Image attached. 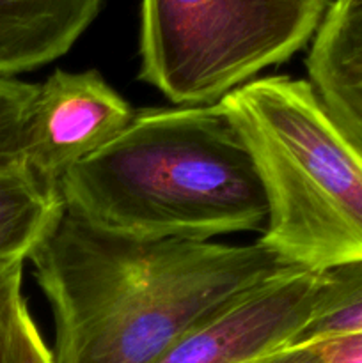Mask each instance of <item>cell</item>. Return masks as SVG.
Instances as JSON below:
<instances>
[{"label": "cell", "mask_w": 362, "mask_h": 363, "mask_svg": "<svg viewBox=\"0 0 362 363\" xmlns=\"http://www.w3.org/2000/svg\"><path fill=\"white\" fill-rule=\"evenodd\" d=\"M55 363H155L197 323L290 272L259 243L144 240L64 209L28 254Z\"/></svg>", "instance_id": "1"}, {"label": "cell", "mask_w": 362, "mask_h": 363, "mask_svg": "<svg viewBox=\"0 0 362 363\" xmlns=\"http://www.w3.org/2000/svg\"><path fill=\"white\" fill-rule=\"evenodd\" d=\"M64 209L144 240L259 230L268 202L254 158L219 103L144 108L59 183Z\"/></svg>", "instance_id": "2"}, {"label": "cell", "mask_w": 362, "mask_h": 363, "mask_svg": "<svg viewBox=\"0 0 362 363\" xmlns=\"http://www.w3.org/2000/svg\"><path fill=\"white\" fill-rule=\"evenodd\" d=\"M254 158L268 218L258 243L295 268L362 261V158L307 80L258 78L220 99Z\"/></svg>", "instance_id": "3"}, {"label": "cell", "mask_w": 362, "mask_h": 363, "mask_svg": "<svg viewBox=\"0 0 362 363\" xmlns=\"http://www.w3.org/2000/svg\"><path fill=\"white\" fill-rule=\"evenodd\" d=\"M330 0H142L141 80L180 106L219 103L316 35Z\"/></svg>", "instance_id": "4"}, {"label": "cell", "mask_w": 362, "mask_h": 363, "mask_svg": "<svg viewBox=\"0 0 362 363\" xmlns=\"http://www.w3.org/2000/svg\"><path fill=\"white\" fill-rule=\"evenodd\" d=\"M322 272L293 268L188 330L155 363H252L290 347L311 321Z\"/></svg>", "instance_id": "5"}, {"label": "cell", "mask_w": 362, "mask_h": 363, "mask_svg": "<svg viewBox=\"0 0 362 363\" xmlns=\"http://www.w3.org/2000/svg\"><path fill=\"white\" fill-rule=\"evenodd\" d=\"M133 113L99 71H55L39 85L28 113L25 167L43 186L59 194L64 174L112 142Z\"/></svg>", "instance_id": "6"}, {"label": "cell", "mask_w": 362, "mask_h": 363, "mask_svg": "<svg viewBox=\"0 0 362 363\" xmlns=\"http://www.w3.org/2000/svg\"><path fill=\"white\" fill-rule=\"evenodd\" d=\"M307 82L362 158V0H334L305 59Z\"/></svg>", "instance_id": "7"}, {"label": "cell", "mask_w": 362, "mask_h": 363, "mask_svg": "<svg viewBox=\"0 0 362 363\" xmlns=\"http://www.w3.org/2000/svg\"><path fill=\"white\" fill-rule=\"evenodd\" d=\"M102 0H0V77L62 57L98 14Z\"/></svg>", "instance_id": "8"}, {"label": "cell", "mask_w": 362, "mask_h": 363, "mask_svg": "<svg viewBox=\"0 0 362 363\" xmlns=\"http://www.w3.org/2000/svg\"><path fill=\"white\" fill-rule=\"evenodd\" d=\"M62 211L59 194L25 165H0V261L27 259Z\"/></svg>", "instance_id": "9"}, {"label": "cell", "mask_w": 362, "mask_h": 363, "mask_svg": "<svg viewBox=\"0 0 362 363\" xmlns=\"http://www.w3.org/2000/svg\"><path fill=\"white\" fill-rule=\"evenodd\" d=\"M346 333H362V261L322 272L311 321L291 346H305Z\"/></svg>", "instance_id": "10"}, {"label": "cell", "mask_w": 362, "mask_h": 363, "mask_svg": "<svg viewBox=\"0 0 362 363\" xmlns=\"http://www.w3.org/2000/svg\"><path fill=\"white\" fill-rule=\"evenodd\" d=\"M39 85L0 77V165H25L23 137Z\"/></svg>", "instance_id": "11"}, {"label": "cell", "mask_w": 362, "mask_h": 363, "mask_svg": "<svg viewBox=\"0 0 362 363\" xmlns=\"http://www.w3.org/2000/svg\"><path fill=\"white\" fill-rule=\"evenodd\" d=\"M27 259L0 261V363H11L16 319L25 298L21 294L23 266Z\"/></svg>", "instance_id": "12"}, {"label": "cell", "mask_w": 362, "mask_h": 363, "mask_svg": "<svg viewBox=\"0 0 362 363\" xmlns=\"http://www.w3.org/2000/svg\"><path fill=\"white\" fill-rule=\"evenodd\" d=\"M11 363H55L52 350H48L28 312L27 301L21 305L16 319Z\"/></svg>", "instance_id": "13"}, {"label": "cell", "mask_w": 362, "mask_h": 363, "mask_svg": "<svg viewBox=\"0 0 362 363\" xmlns=\"http://www.w3.org/2000/svg\"><path fill=\"white\" fill-rule=\"evenodd\" d=\"M314 344L323 363H362V333L330 337Z\"/></svg>", "instance_id": "14"}, {"label": "cell", "mask_w": 362, "mask_h": 363, "mask_svg": "<svg viewBox=\"0 0 362 363\" xmlns=\"http://www.w3.org/2000/svg\"><path fill=\"white\" fill-rule=\"evenodd\" d=\"M252 363H323V358L316 344H305L284 347Z\"/></svg>", "instance_id": "15"}]
</instances>
